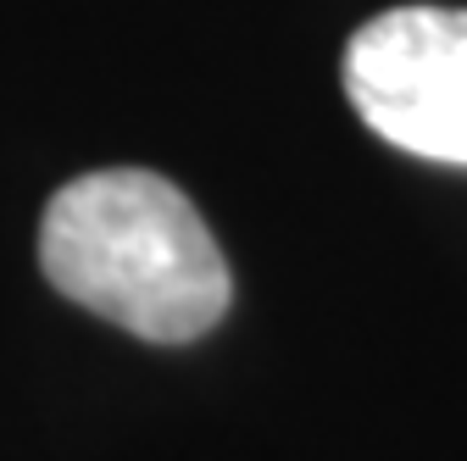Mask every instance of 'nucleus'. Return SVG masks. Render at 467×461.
<instances>
[{
    "label": "nucleus",
    "mask_w": 467,
    "mask_h": 461,
    "mask_svg": "<svg viewBox=\"0 0 467 461\" xmlns=\"http://www.w3.org/2000/svg\"><path fill=\"white\" fill-rule=\"evenodd\" d=\"M45 278L84 312L150 344L212 333L234 301L228 261L179 184L106 167L62 184L39 222Z\"/></svg>",
    "instance_id": "obj_1"
},
{
    "label": "nucleus",
    "mask_w": 467,
    "mask_h": 461,
    "mask_svg": "<svg viewBox=\"0 0 467 461\" xmlns=\"http://www.w3.org/2000/svg\"><path fill=\"white\" fill-rule=\"evenodd\" d=\"M345 100L395 150L467 167V12L395 6L345 45Z\"/></svg>",
    "instance_id": "obj_2"
}]
</instances>
